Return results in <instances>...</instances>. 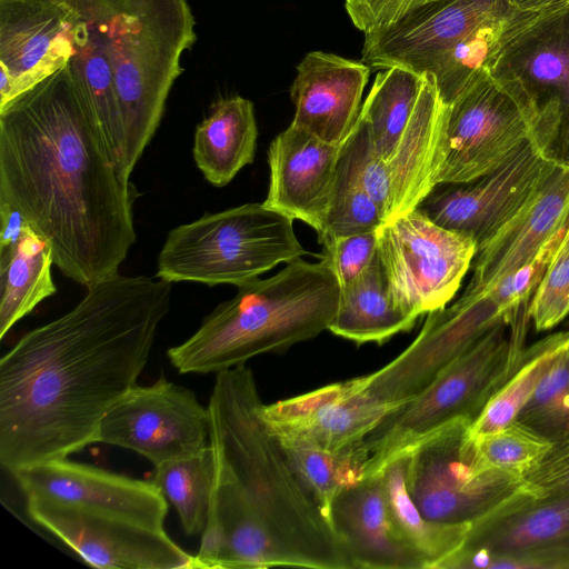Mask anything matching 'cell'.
Instances as JSON below:
<instances>
[{"mask_svg":"<svg viewBox=\"0 0 569 569\" xmlns=\"http://www.w3.org/2000/svg\"><path fill=\"white\" fill-rule=\"evenodd\" d=\"M561 162L542 137L526 142L492 171L436 184L417 209L436 224L470 237L477 250L540 189Z\"/></svg>","mask_w":569,"mask_h":569,"instance_id":"5bb4252c","label":"cell"},{"mask_svg":"<svg viewBox=\"0 0 569 569\" xmlns=\"http://www.w3.org/2000/svg\"><path fill=\"white\" fill-rule=\"evenodd\" d=\"M262 406L246 365L217 372L208 403L214 486L191 569H352Z\"/></svg>","mask_w":569,"mask_h":569,"instance_id":"3957f363","label":"cell"},{"mask_svg":"<svg viewBox=\"0 0 569 569\" xmlns=\"http://www.w3.org/2000/svg\"><path fill=\"white\" fill-rule=\"evenodd\" d=\"M258 128L253 103L239 96L216 101L197 126L193 159L212 186H227L254 159Z\"/></svg>","mask_w":569,"mask_h":569,"instance_id":"484cf974","label":"cell"},{"mask_svg":"<svg viewBox=\"0 0 569 569\" xmlns=\"http://www.w3.org/2000/svg\"><path fill=\"white\" fill-rule=\"evenodd\" d=\"M569 569V495L535 497L522 487L471 523L438 569Z\"/></svg>","mask_w":569,"mask_h":569,"instance_id":"4fadbf2b","label":"cell"},{"mask_svg":"<svg viewBox=\"0 0 569 569\" xmlns=\"http://www.w3.org/2000/svg\"><path fill=\"white\" fill-rule=\"evenodd\" d=\"M341 144H331L292 123L270 143L266 207L322 230Z\"/></svg>","mask_w":569,"mask_h":569,"instance_id":"44dd1931","label":"cell"},{"mask_svg":"<svg viewBox=\"0 0 569 569\" xmlns=\"http://www.w3.org/2000/svg\"><path fill=\"white\" fill-rule=\"evenodd\" d=\"M525 13L510 6L473 29L436 62L429 73L443 104L452 103L477 73L489 70L509 31Z\"/></svg>","mask_w":569,"mask_h":569,"instance_id":"1f68e13d","label":"cell"},{"mask_svg":"<svg viewBox=\"0 0 569 569\" xmlns=\"http://www.w3.org/2000/svg\"><path fill=\"white\" fill-rule=\"evenodd\" d=\"M566 227L551 237L529 262L501 278L483 293L509 318L512 319L522 306L529 303L558 251Z\"/></svg>","mask_w":569,"mask_h":569,"instance_id":"f35d334b","label":"cell"},{"mask_svg":"<svg viewBox=\"0 0 569 569\" xmlns=\"http://www.w3.org/2000/svg\"><path fill=\"white\" fill-rule=\"evenodd\" d=\"M417 319L395 302L377 254L360 276L340 288L338 308L328 330L357 345H381L411 330Z\"/></svg>","mask_w":569,"mask_h":569,"instance_id":"4316f807","label":"cell"},{"mask_svg":"<svg viewBox=\"0 0 569 569\" xmlns=\"http://www.w3.org/2000/svg\"><path fill=\"white\" fill-rule=\"evenodd\" d=\"M385 223L383 216L362 188L347 159L339 153L335 180L322 230L318 241L325 244L336 238L368 232Z\"/></svg>","mask_w":569,"mask_h":569,"instance_id":"e575fe53","label":"cell"},{"mask_svg":"<svg viewBox=\"0 0 569 569\" xmlns=\"http://www.w3.org/2000/svg\"><path fill=\"white\" fill-rule=\"evenodd\" d=\"M522 488L535 497L569 495V436L552 443L545 457L522 477Z\"/></svg>","mask_w":569,"mask_h":569,"instance_id":"b9f144b4","label":"cell"},{"mask_svg":"<svg viewBox=\"0 0 569 569\" xmlns=\"http://www.w3.org/2000/svg\"><path fill=\"white\" fill-rule=\"evenodd\" d=\"M376 76L359 117L378 154L390 161L411 118L423 82L408 69L392 67Z\"/></svg>","mask_w":569,"mask_h":569,"instance_id":"f546056e","label":"cell"},{"mask_svg":"<svg viewBox=\"0 0 569 569\" xmlns=\"http://www.w3.org/2000/svg\"><path fill=\"white\" fill-rule=\"evenodd\" d=\"M510 320L489 297L461 296L450 308L430 312L407 349L365 376L366 388L380 401L396 407L418 395L493 327Z\"/></svg>","mask_w":569,"mask_h":569,"instance_id":"2e32d148","label":"cell"},{"mask_svg":"<svg viewBox=\"0 0 569 569\" xmlns=\"http://www.w3.org/2000/svg\"><path fill=\"white\" fill-rule=\"evenodd\" d=\"M378 236L390 293L418 318L446 308L477 252L470 237L436 224L417 208L386 221Z\"/></svg>","mask_w":569,"mask_h":569,"instance_id":"7c38bea8","label":"cell"},{"mask_svg":"<svg viewBox=\"0 0 569 569\" xmlns=\"http://www.w3.org/2000/svg\"><path fill=\"white\" fill-rule=\"evenodd\" d=\"M569 315V250H558L528 305L536 330H549Z\"/></svg>","mask_w":569,"mask_h":569,"instance_id":"ab89813d","label":"cell"},{"mask_svg":"<svg viewBox=\"0 0 569 569\" xmlns=\"http://www.w3.org/2000/svg\"><path fill=\"white\" fill-rule=\"evenodd\" d=\"M569 221V163L561 162L528 202L476 252L462 296L479 297L529 262Z\"/></svg>","mask_w":569,"mask_h":569,"instance_id":"ffe728a7","label":"cell"},{"mask_svg":"<svg viewBox=\"0 0 569 569\" xmlns=\"http://www.w3.org/2000/svg\"><path fill=\"white\" fill-rule=\"evenodd\" d=\"M435 0H346L355 27L365 33L388 27L408 12Z\"/></svg>","mask_w":569,"mask_h":569,"instance_id":"7bdbcfd3","label":"cell"},{"mask_svg":"<svg viewBox=\"0 0 569 569\" xmlns=\"http://www.w3.org/2000/svg\"><path fill=\"white\" fill-rule=\"evenodd\" d=\"M297 71L290 89L296 108L291 123L340 146L360 113L370 67L363 61L311 51Z\"/></svg>","mask_w":569,"mask_h":569,"instance_id":"7402d4cb","label":"cell"},{"mask_svg":"<svg viewBox=\"0 0 569 569\" xmlns=\"http://www.w3.org/2000/svg\"><path fill=\"white\" fill-rule=\"evenodd\" d=\"M528 306L446 367L425 389L391 409L363 439L366 476L379 475L418 441L459 418L472 422L512 375L523 350Z\"/></svg>","mask_w":569,"mask_h":569,"instance_id":"52a82bcc","label":"cell"},{"mask_svg":"<svg viewBox=\"0 0 569 569\" xmlns=\"http://www.w3.org/2000/svg\"><path fill=\"white\" fill-rule=\"evenodd\" d=\"M537 136L532 111L485 69L446 106L436 184L477 179Z\"/></svg>","mask_w":569,"mask_h":569,"instance_id":"8fae6325","label":"cell"},{"mask_svg":"<svg viewBox=\"0 0 569 569\" xmlns=\"http://www.w3.org/2000/svg\"><path fill=\"white\" fill-rule=\"evenodd\" d=\"M212 449L154 466L152 481L176 508L187 535H201L207 526L214 486Z\"/></svg>","mask_w":569,"mask_h":569,"instance_id":"836d02e7","label":"cell"},{"mask_svg":"<svg viewBox=\"0 0 569 569\" xmlns=\"http://www.w3.org/2000/svg\"><path fill=\"white\" fill-rule=\"evenodd\" d=\"M76 10L74 52L68 62L123 179L124 131L106 50L108 0H69ZM127 180V179H126Z\"/></svg>","mask_w":569,"mask_h":569,"instance_id":"cb8c5ba5","label":"cell"},{"mask_svg":"<svg viewBox=\"0 0 569 569\" xmlns=\"http://www.w3.org/2000/svg\"><path fill=\"white\" fill-rule=\"evenodd\" d=\"M339 298V281L323 260L296 259L270 278L238 287L168 358L181 373H217L282 352L328 330Z\"/></svg>","mask_w":569,"mask_h":569,"instance_id":"5b68a950","label":"cell"},{"mask_svg":"<svg viewBox=\"0 0 569 569\" xmlns=\"http://www.w3.org/2000/svg\"><path fill=\"white\" fill-rule=\"evenodd\" d=\"M445 112L446 104L439 98L433 76L423 74L411 118L387 162L393 194L391 218L417 208L436 186Z\"/></svg>","mask_w":569,"mask_h":569,"instance_id":"d4e9b609","label":"cell"},{"mask_svg":"<svg viewBox=\"0 0 569 569\" xmlns=\"http://www.w3.org/2000/svg\"><path fill=\"white\" fill-rule=\"evenodd\" d=\"M378 229L336 238L322 244L321 258L333 271L340 288L360 276L378 254Z\"/></svg>","mask_w":569,"mask_h":569,"instance_id":"60d3db41","label":"cell"},{"mask_svg":"<svg viewBox=\"0 0 569 569\" xmlns=\"http://www.w3.org/2000/svg\"><path fill=\"white\" fill-rule=\"evenodd\" d=\"M0 252L13 246L20 238L28 221L13 207L0 202Z\"/></svg>","mask_w":569,"mask_h":569,"instance_id":"ee69618b","label":"cell"},{"mask_svg":"<svg viewBox=\"0 0 569 569\" xmlns=\"http://www.w3.org/2000/svg\"><path fill=\"white\" fill-rule=\"evenodd\" d=\"M52 264L50 244L29 223L17 242L0 252V339L57 292Z\"/></svg>","mask_w":569,"mask_h":569,"instance_id":"83f0119b","label":"cell"},{"mask_svg":"<svg viewBox=\"0 0 569 569\" xmlns=\"http://www.w3.org/2000/svg\"><path fill=\"white\" fill-rule=\"evenodd\" d=\"M515 9L526 12H545L569 4V0H507Z\"/></svg>","mask_w":569,"mask_h":569,"instance_id":"f6af8a7d","label":"cell"},{"mask_svg":"<svg viewBox=\"0 0 569 569\" xmlns=\"http://www.w3.org/2000/svg\"><path fill=\"white\" fill-rule=\"evenodd\" d=\"M393 408L366 388L362 376L263 403L262 416L278 438L338 451L362 441Z\"/></svg>","mask_w":569,"mask_h":569,"instance_id":"d6986e66","label":"cell"},{"mask_svg":"<svg viewBox=\"0 0 569 569\" xmlns=\"http://www.w3.org/2000/svg\"><path fill=\"white\" fill-rule=\"evenodd\" d=\"M76 16L69 0H0V108L68 64Z\"/></svg>","mask_w":569,"mask_h":569,"instance_id":"e0dca14e","label":"cell"},{"mask_svg":"<svg viewBox=\"0 0 569 569\" xmlns=\"http://www.w3.org/2000/svg\"><path fill=\"white\" fill-rule=\"evenodd\" d=\"M121 177L68 64L0 108V202L86 288L118 273L137 240Z\"/></svg>","mask_w":569,"mask_h":569,"instance_id":"7a4b0ae2","label":"cell"},{"mask_svg":"<svg viewBox=\"0 0 569 569\" xmlns=\"http://www.w3.org/2000/svg\"><path fill=\"white\" fill-rule=\"evenodd\" d=\"M187 0H108L106 50L124 131L129 180L157 131L182 53L196 41Z\"/></svg>","mask_w":569,"mask_h":569,"instance_id":"8992f818","label":"cell"},{"mask_svg":"<svg viewBox=\"0 0 569 569\" xmlns=\"http://www.w3.org/2000/svg\"><path fill=\"white\" fill-rule=\"evenodd\" d=\"M278 440L300 481L326 517L338 493L366 477L369 455L363 440L338 451L325 450L298 439Z\"/></svg>","mask_w":569,"mask_h":569,"instance_id":"4dcf8cb0","label":"cell"},{"mask_svg":"<svg viewBox=\"0 0 569 569\" xmlns=\"http://www.w3.org/2000/svg\"><path fill=\"white\" fill-rule=\"evenodd\" d=\"M459 418L418 441L406 455V486L421 515L439 523H472L522 487V478L489 466Z\"/></svg>","mask_w":569,"mask_h":569,"instance_id":"9c48e42d","label":"cell"},{"mask_svg":"<svg viewBox=\"0 0 569 569\" xmlns=\"http://www.w3.org/2000/svg\"><path fill=\"white\" fill-rule=\"evenodd\" d=\"M567 352H568V355H569V342H568V346H567Z\"/></svg>","mask_w":569,"mask_h":569,"instance_id":"7dc6e473","label":"cell"},{"mask_svg":"<svg viewBox=\"0 0 569 569\" xmlns=\"http://www.w3.org/2000/svg\"><path fill=\"white\" fill-rule=\"evenodd\" d=\"M210 413L190 390L166 378L132 387L104 416L98 442L133 450L154 466L209 446Z\"/></svg>","mask_w":569,"mask_h":569,"instance_id":"9a60e30c","label":"cell"},{"mask_svg":"<svg viewBox=\"0 0 569 569\" xmlns=\"http://www.w3.org/2000/svg\"><path fill=\"white\" fill-rule=\"evenodd\" d=\"M560 251L569 250V221L567 223L563 237L561 239L560 246L558 248Z\"/></svg>","mask_w":569,"mask_h":569,"instance_id":"bcb514c9","label":"cell"},{"mask_svg":"<svg viewBox=\"0 0 569 569\" xmlns=\"http://www.w3.org/2000/svg\"><path fill=\"white\" fill-rule=\"evenodd\" d=\"M172 282L116 273L0 360V462L11 475L98 442L102 419L137 385Z\"/></svg>","mask_w":569,"mask_h":569,"instance_id":"6da1fadb","label":"cell"},{"mask_svg":"<svg viewBox=\"0 0 569 569\" xmlns=\"http://www.w3.org/2000/svg\"><path fill=\"white\" fill-rule=\"evenodd\" d=\"M471 437L480 456L489 466L521 478L552 446V442L517 420L499 430Z\"/></svg>","mask_w":569,"mask_h":569,"instance_id":"8d00e7d4","label":"cell"},{"mask_svg":"<svg viewBox=\"0 0 569 569\" xmlns=\"http://www.w3.org/2000/svg\"><path fill=\"white\" fill-rule=\"evenodd\" d=\"M380 475L397 535L425 560L426 569H438L462 546L471 523H439L421 515L407 490L406 455L388 463Z\"/></svg>","mask_w":569,"mask_h":569,"instance_id":"f1b7e54d","label":"cell"},{"mask_svg":"<svg viewBox=\"0 0 569 569\" xmlns=\"http://www.w3.org/2000/svg\"><path fill=\"white\" fill-rule=\"evenodd\" d=\"M31 519L88 565L102 569H190L192 556L166 532V496L133 479L66 459L12 475Z\"/></svg>","mask_w":569,"mask_h":569,"instance_id":"277c9868","label":"cell"},{"mask_svg":"<svg viewBox=\"0 0 569 569\" xmlns=\"http://www.w3.org/2000/svg\"><path fill=\"white\" fill-rule=\"evenodd\" d=\"M509 7L507 0L428 2L365 33L361 61L376 69L400 67L423 76L458 41Z\"/></svg>","mask_w":569,"mask_h":569,"instance_id":"ac0fdd59","label":"cell"},{"mask_svg":"<svg viewBox=\"0 0 569 569\" xmlns=\"http://www.w3.org/2000/svg\"><path fill=\"white\" fill-rule=\"evenodd\" d=\"M307 253L293 231V219L263 203H246L170 230L154 277L240 287Z\"/></svg>","mask_w":569,"mask_h":569,"instance_id":"ba28073f","label":"cell"},{"mask_svg":"<svg viewBox=\"0 0 569 569\" xmlns=\"http://www.w3.org/2000/svg\"><path fill=\"white\" fill-rule=\"evenodd\" d=\"M490 74L536 116L553 156L569 163V4L526 12L489 67Z\"/></svg>","mask_w":569,"mask_h":569,"instance_id":"30bf717a","label":"cell"},{"mask_svg":"<svg viewBox=\"0 0 569 569\" xmlns=\"http://www.w3.org/2000/svg\"><path fill=\"white\" fill-rule=\"evenodd\" d=\"M516 420L552 443L569 436L567 347L541 378Z\"/></svg>","mask_w":569,"mask_h":569,"instance_id":"d590c367","label":"cell"},{"mask_svg":"<svg viewBox=\"0 0 569 569\" xmlns=\"http://www.w3.org/2000/svg\"><path fill=\"white\" fill-rule=\"evenodd\" d=\"M341 153L362 188L379 207L385 222L392 217L393 194L387 161L376 151L365 121L358 116L341 143Z\"/></svg>","mask_w":569,"mask_h":569,"instance_id":"74e56055","label":"cell"},{"mask_svg":"<svg viewBox=\"0 0 569 569\" xmlns=\"http://www.w3.org/2000/svg\"><path fill=\"white\" fill-rule=\"evenodd\" d=\"M327 518L352 569H426L393 528L380 473L340 491Z\"/></svg>","mask_w":569,"mask_h":569,"instance_id":"603a6c76","label":"cell"},{"mask_svg":"<svg viewBox=\"0 0 569 569\" xmlns=\"http://www.w3.org/2000/svg\"><path fill=\"white\" fill-rule=\"evenodd\" d=\"M569 342V330L558 331L523 348L517 368L470 425V435L499 430L516 420L541 378Z\"/></svg>","mask_w":569,"mask_h":569,"instance_id":"d6a6232c","label":"cell"}]
</instances>
